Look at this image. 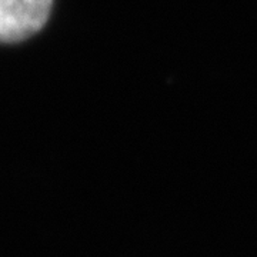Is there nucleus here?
<instances>
[{
	"label": "nucleus",
	"mask_w": 257,
	"mask_h": 257,
	"mask_svg": "<svg viewBox=\"0 0 257 257\" xmlns=\"http://www.w3.org/2000/svg\"><path fill=\"white\" fill-rule=\"evenodd\" d=\"M53 0H0V43H16L45 26Z\"/></svg>",
	"instance_id": "f257e3e1"
}]
</instances>
